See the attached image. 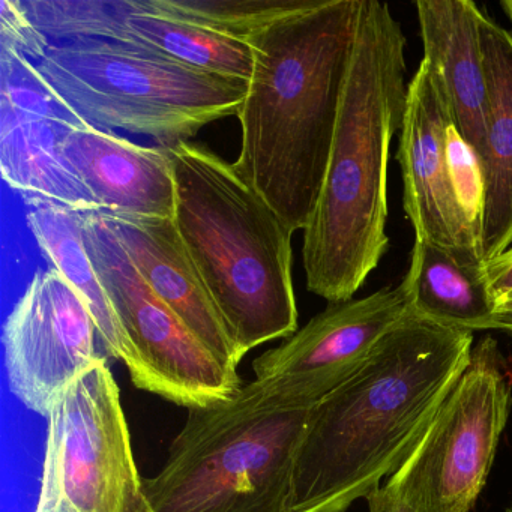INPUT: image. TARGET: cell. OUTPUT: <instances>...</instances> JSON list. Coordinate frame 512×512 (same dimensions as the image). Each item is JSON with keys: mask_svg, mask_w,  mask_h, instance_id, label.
<instances>
[{"mask_svg": "<svg viewBox=\"0 0 512 512\" xmlns=\"http://www.w3.org/2000/svg\"><path fill=\"white\" fill-rule=\"evenodd\" d=\"M103 215L158 298L172 308L227 370L238 373L244 358L188 254L175 220Z\"/></svg>", "mask_w": 512, "mask_h": 512, "instance_id": "cell-15", "label": "cell"}, {"mask_svg": "<svg viewBox=\"0 0 512 512\" xmlns=\"http://www.w3.org/2000/svg\"><path fill=\"white\" fill-rule=\"evenodd\" d=\"M488 286L496 301H508L512 296V247L491 262L485 263Z\"/></svg>", "mask_w": 512, "mask_h": 512, "instance_id": "cell-24", "label": "cell"}, {"mask_svg": "<svg viewBox=\"0 0 512 512\" xmlns=\"http://www.w3.org/2000/svg\"><path fill=\"white\" fill-rule=\"evenodd\" d=\"M62 152L101 214L175 218V175L166 146L137 145L86 124L65 133Z\"/></svg>", "mask_w": 512, "mask_h": 512, "instance_id": "cell-14", "label": "cell"}, {"mask_svg": "<svg viewBox=\"0 0 512 512\" xmlns=\"http://www.w3.org/2000/svg\"><path fill=\"white\" fill-rule=\"evenodd\" d=\"M362 0H310L247 40L253 74L235 169L304 232L328 169Z\"/></svg>", "mask_w": 512, "mask_h": 512, "instance_id": "cell-2", "label": "cell"}, {"mask_svg": "<svg viewBox=\"0 0 512 512\" xmlns=\"http://www.w3.org/2000/svg\"><path fill=\"white\" fill-rule=\"evenodd\" d=\"M26 224L47 262L85 299L106 355L127 365L130 344L85 247V214L59 206H37L29 208Z\"/></svg>", "mask_w": 512, "mask_h": 512, "instance_id": "cell-20", "label": "cell"}, {"mask_svg": "<svg viewBox=\"0 0 512 512\" xmlns=\"http://www.w3.org/2000/svg\"><path fill=\"white\" fill-rule=\"evenodd\" d=\"M473 334L410 310L389 329L362 367L311 407L286 512H346L382 487L466 370Z\"/></svg>", "mask_w": 512, "mask_h": 512, "instance_id": "cell-1", "label": "cell"}, {"mask_svg": "<svg viewBox=\"0 0 512 512\" xmlns=\"http://www.w3.org/2000/svg\"><path fill=\"white\" fill-rule=\"evenodd\" d=\"M454 133L445 89L427 62L421 61L407 89L398 143L404 212L415 239L443 248L463 265L484 266L481 244L455 187Z\"/></svg>", "mask_w": 512, "mask_h": 512, "instance_id": "cell-12", "label": "cell"}, {"mask_svg": "<svg viewBox=\"0 0 512 512\" xmlns=\"http://www.w3.org/2000/svg\"><path fill=\"white\" fill-rule=\"evenodd\" d=\"M52 44L32 22L22 0H0V46L13 47L38 64Z\"/></svg>", "mask_w": 512, "mask_h": 512, "instance_id": "cell-23", "label": "cell"}, {"mask_svg": "<svg viewBox=\"0 0 512 512\" xmlns=\"http://www.w3.org/2000/svg\"><path fill=\"white\" fill-rule=\"evenodd\" d=\"M406 37L388 4L362 0L352 61L302 262L311 293L350 301L389 247V151L406 115Z\"/></svg>", "mask_w": 512, "mask_h": 512, "instance_id": "cell-3", "label": "cell"}, {"mask_svg": "<svg viewBox=\"0 0 512 512\" xmlns=\"http://www.w3.org/2000/svg\"><path fill=\"white\" fill-rule=\"evenodd\" d=\"M83 296L55 268L35 272L5 320L4 361L11 394L47 418L59 395L100 353Z\"/></svg>", "mask_w": 512, "mask_h": 512, "instance_id": "cell-11", "label": "cell"}, {"mask_svg": "<svg viewBox=\"0 0 512 512\" xmlns=\"http://www.w3.org/2000/svg\"><path fill=\"white\" fill-rule=\"evenodd\" d=\"M368 511L370 512H413L406 503L401 502L388 488L383 487L374 490L367 497Z\"/></svg>", "mask_w": 512, "mask_h": 512, "instance_id": "cell-25", "label": "cell"}, {"mask_svg": "<svg viewBox=\"0 0 512 512\" xmlns=\"http://www.w3.org/2000/svg\"><path fill=\"white\" fill-rule=\"evenodd\" d=\"M409 313L403 284L328 304L295 334L253 361L268 397L284 407H313L350 379L380 338Z\"/></svg>", "mask_w": 512, "mask_h": 512, "instance_id": "cell-10", "label": "cell"}, {"mask_svg": "<svg viewBox=\"0 0 512 512\" xmlns=\"http://www.w3.org/2000/svg\"><path fill=\"white\" fill-rule=\"evenodd\" d=\"M52 43L101 40L136 47L182 64L250 82L253 50L157 10L152 0H22Z\"/></svg>", "mask_w": 512, "mask_h": 512, "instance_id": "cell-13", "label": "cell"}, {"mask_svg": "<svg viewBox=\"0 0 512 512\" xmlns=\"http://www.w3.org/2000/svg\"><path fill=\"white\" fill-rule=\"evenodd\" d=\"M424 58L445 89L455 131L481 160L488 89L481 44L484 16L472 0H418Z\"/></svg>", "mask_w": 512, "mask_h": 512, "instance_id": "cell-16", "label": "cell"}, {"mask_svg": "<svg viewBox=\"0 0 512 512\" xmlns=\"http://www.w3.org/2000/svg\"><path fill=\"white\" fill-rule=\"evenodd\" d=\"M166 148L176 229L242 358L295 334L293 233L233 163L193 140Z\"/></svg>", "mask_w": 512, "mask_h": 512, "instance_id": "cell-4", "label": "cell"}, {"mask_svg": "<svg viewBox=\"0 0 512 512\" xmlns=\"http://www.w3.org/2000/svg\"><path fill=\"white\" fill-rule=\"evenodd\" d=\"M511 299H512V296H511V298L508 299V301H511ZM503 302H505V301H503Z\"/></svg>", "mask_w": 512, "mask_h": 512, "instance_id": "cell-29", "label": "cell"}, {"mask_svg": "<svg viewBox=\"0 0 512 512\" xmlns=\"http://www.w3.org/2000/svg\"><path fill=\"white\" fill-rule=\"evenodd\" d=\"M500 8H502L503 13H505L506 19H508L512 25V0H502V2H500Z\"/></svg>", "mask_w": 512, "mask_h": 512, "instance_id": "cell-27", "label": "cell"}, {"mask_svg": "<svg viewBox=\"0 0 512 512\" xmlns=\"http://www.w3.org/2000/svg\"><path fill=\"white\" fill-rule=\"evenodd\" d=\"M38 67L92 127L148 136L160 146L238 116L248 92L244 80L112 41L53 43Z\"/></svg>", "mask_w": 512, "mask_h": 512, "instance_id": "cell-6", "label": "cell"}, {"mask_svg": "<svg viewBox=\"0 0 512 512\" xmlns=\"http://www.w3.org/2000/svg\"><path fill=\"white\" fill-rule=\"evenodd\" d=\"M40 119L73 128L88 124L52 88L38 64L13 47L0 46V128Z\"/></svg>", "mask_w": 512, "mask_h": 512, "instance_id": "cell-21", "label": "cell"}, {"mask_svg": "<svg viewBox=\"0 0 512 512\" xmlns=\"http://www.w3.org/2000/svg\"><path fill=\"white\" fill-rule=\"evenodd\" d=\"M70 128L43 119L0 128L2 179L29 208L59 206L83 214L100 212L91 191L62 152V139Z\"/></svg>", "mask_w": 512, "mask_h": 512, "instance_id": "cell-18", "label": "cell"}, {"mask_svg": "<svg viewBox=\"0 0 512 512\" xmlns=\"http://www.w3.org/2000/svg\"><path fill=\"white\" fill-rule=\"evenodd\" d=\"M83 239L130 344L125 367L133 385L188 410L232 400L241 377L158 298L103 214H85Z\"/></svg>", "mask_w": 512, "mask_h": 512, "instance_id": "cell-9", "label": "cell"}, {"mask_svg": "<svg viewBox=\"0 0 512 512\" xmlns=\"http://www.w3.org/2000/svg\"><path fill=\"white\" fill-rule=\"evenodd\" d=\"M401 284L413 314L448 328L485 331L499 305L488 286L485 265H463L448 251L421 239H415Z\"/></svg>", "mask_w": 512, "mask_h": 512, "instance_id": "cell-19", "label": "cell"}, {"mask_svg": "<svg viewBox=\"0 0 512 512\" xmlns=\"http://www.w3.org/2000/svg\"><path fill=\"white\" fill-rule=\"evenodd\" d=\"M34 512H152L106 356L86 368L47 415Z\"/></svg>", "mask_w": 512, "mask_h": 512, "instance_id": "cell-7", "label": "cell"}, {"mask_svg": "<svg viewBox=\"0 0 512 512\" xmlns=\"http://www.w3.org/2000/svg\"><path fill=\"white\" fill-rule=\"evenodd\" d=\"M481 44L488 89L479 160L484 185L481 256L488 263L512 247V37L484 14Z\"/></svg>", "mask_w": 512, "mask_h": 512, "instance_id": "cell-17", "label": "cell"}, {"mask_svg": "<svg viewBox=\"0 0 512 512\" xmlns=\"http://www.w3.org/2000/svg\"><path fill=\"white\" fill-rule=\"evenodd\" d=\"M311 407H284L256 380L188 410L163 467L143 478L152 512H286Z\"/></svg>", "mask_w": 512, "mask_h": 512, "instance_id": "cell-5", "label": "cell"}, {"mask_svg": "<svg viewBox=\"0 0 512 512\" xmlns=\"http://www.w3.org/2000/svg\"><path fill=\"white\" fill-rule=\"evenodd\" d=\"M506 362L493 337L469 364L385 487L413 512H470L487 484L511 412Z\"/></svg>", "mask_w": 512, "mask_h": 512, "instance_id": "cell-8", "label": "cell"}, {"mask_svg": "<svg viewBox=\"0 0 512 512\" xmlns=\"http://www.w3.org/2000/svg\"><path fill=\"white\" fill-rule=\"evenodd\" d=\"M310 0H152L157 10L215 34L247 43L280 17Z\"/></svg>", "mask_w": 512, "mask_h": 512, "instance_id": "cell-22", "label": "cell"}, {"mask_svg": "<svg viewBox=\"0 0 512 512\" xmlns=\"http://www.w3.org/2000/svg\"><path fill=\"white\" fill-rule=\"evenodd\" d=\"M485 331L503 332L512 340V299L497 305L496 313L485 326Z\"/></svg>", "mask_w": 512, "mask_h": 512, "instance_id": "cell-26", "label": "cell"}, {"mask_svg": "<svg viewBox=\"0 0 512 512\" xmlns=\"http://www.w3.org/2000/svg\"><path fill=\"white\" fill-rule=\"evenodd\" d=\"M506 512H512V506H511V508H508V511H506Z\"/></svg>", "mask_w": 512, "mask_h": 512, "instance_id": "cell-28", "label": "cell"}]
</instances>
